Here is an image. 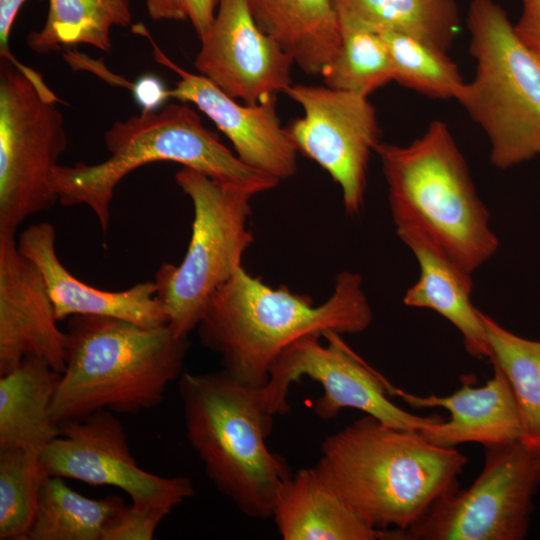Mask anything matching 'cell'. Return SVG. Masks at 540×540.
Returning a JSON list of instances; mask_svg holds the SVG:
<instances>
[{"instance_id":"6da1fadb","label":"cell","mask_w":540,"mask_h":540,"mask_svg":"<svg viewBox=\"0 0 540 540\" xmlns=\"http://www.w3.org/2000/svg\"><path fill=\"white\" fill-rule=\"evenodd\" d=\"M373 320L362 276L344 270L330 296L314 305L287 286L273 288L243 267L208 299L196 327L201 344L220 358L237 381L263 387L274 359L311 334H357Z\"/></svg>"},{"instance_id":"7a4b0ae2","label":"cell","mask_w":540,"mask_h":540,"mask_svg":"<svg viewBox=\"0 0 540 540\" xmlns=\"http://www.w3.org/2000/svg\"><path fill=\"white\" fill-rule=\"evenodd\" d=\"M314 466L378 530L404 534L443 495L458 488L467 457L437 446L418 431L364 415L328 436Z\"/></svg>"},{"instance_id":"3957f363","label":"cell","mask_w":540,"mask_h":540,"mask_svg":"<svg viewBox=\"0 0 540 540\" xmlns=\"http://www.w3.org/2000/svg\"><path fill=\"white\" fill-rule=\"evenodd\" d=\"M66 361L51 405L60 426L94 412L135 414L157 407L179 379L188 338L168 325L141 327L114 317L74 315Z\"/></svg>"},{"instance_id":"277c9868","label":"cell","mask_w":540,"mask_h":540,"mask_svg":"<svg viewBox=\"0 0 540 540\" xmlns=\"http://www.w3.org/2000/svg\"><path fill=\"white\" fill-rule=\"evenodd\" d=\"M178 389L187 440L209 479L244 515L272 517L293 473L266 445L274 415L260 388L221 369L183 372Z\"/></svg>"},{"instance_id":"5b68a950","label":"cell","mask_w":540,"mask_h":540,"mask_svg":"<svg viewBox=\"0 0 540 540\" xmlns=\"http://www.w3.org/2000/svg\"><path fill=\"white\" fill-rule=\"evenodd\" d=\"M104 142L108 159L91 165H58L51 178L58 201L63 206H88L103 232L109 228L110 204L119 182L152 162H176L255 195L280 183L242 162L186 104L173 103L160 112L141 111L116 121L105 132Z\"/></svg>"},{"instance_id":"8992f818","label":"cell","mask_w":540,"mask_h":540,"mask_svg":"<svg viewBox=\"0 0 540 540\" xmlns=\"http://www.w3.org/2000/svg\"><path fill=\"white\" fill-rule=\"evenodd\" d=\"M394 225H413L469 273L499 247L489 212L446 123L436 120L407 146L379 143Z\"/></svg>"},{"instance_id":"52a82bcc","label":"cell","mask_w":540,"mask_h":540,"mask_svg":"<svg viewBox=\"0 0 540 540\" xmlns=\"http://www.w3.org/2000/svg\"><path fill=\"white\" fill-rule=\"evenodd\" d=\"M467 26L476 73L457 101L487 135L491 163L508 169L540 155V57L493 0H471Z\"/></svg>"},{"instance_id":"ba28073f","label":"cell","mask_w":540,"mask_h":540,"mask_svg":"<svg viewBox=\"0 0 540 540\" xmlns=\"http://www.w3.org/2000/svg\"><path fill=\"white\" fill-rule=\"evenodd\" d=\"M175 181L192 201L191 238L181 263H163L154 282L168 326L188 338L211 295L242 268L254 241L248 221L255 194L189 167H182Z\"/></svg>"},{"instance_id":"9c48e42d","label":"cell","mask_w":540,"mask_h":540,"mask_svg":"<svg viewBox=\"0 0 540 540\" xmlns=\"http://www.w3.org/2000/svg\"><path fill=\"white\" fill-rule=\"evenodd\" d=\"M58 101L1 58L0 231L16 232L58 200L51 178L68 144Z\"/></svg>"},{"instance_id":"30bf717a","label":"cell","mask_w":540,"mask_h":540,"mask_svg":"<svg viewBox=\"0 0 540 540\" xmlns=\"http://www.w3.org/2000/svg\"><path fill=\"white\" fill-rule=\"evenodd\" d=\"M471 486L439 498L405 540H522L540 487V457L520 440L484 447Z\"/></svg>"},{"instance_id":"8fae6325","label":"cell","mask_w":540,"mask_h":540,"mask_svg":"<svg viewBox=\"0 0 540 540\" xmlns=\"http://www.w3.org/2000/svg\"><path fill=\"white\" fill-rule=\"evenodd\" d=\"M307 377L323 388L314 412L321 419L335 418L343 409H356L404 430L421 429L444 418L438 414L410 413L389 398L390 383L369 366L336 332L304 336L288 345L272 362L266 384L260 388L264 405L272 415L290 410L292 383Z\"/></svg>"},{"instance_id":"7c38bea8","label":"cell","mask_w":540,"mask_h":540,"mask_svg":"<svg viewBox=\"0 0 540 540\" xmlns=\"http://www.w3.org/2000/svg\"><path fill=\"white\" fill-rule=\"evenodd\" d=\"M285 93L304 111L286 128L297 151L339 185L347 215H359L370 155L380 143L375 108L366 96L326 85L292 84Z\"/></svg>"},{"instance_id":"4fadbf2b","label":"cell","mask_w":540,"mask_h":540,"mask_svg":"<svg viewBox=\"0 0 540 540\" xmlns=\"http://www.w3.org/2000/svg\"><path fill=\"white\" fill-rule=\"evenodd\" d=\"M109 410L59 426V435L41 452L47 476L123 490L139 507L171 513L194 493L184 476L163 477L142 469L130 452L121 421Z\"/></svg>"},{"instance_id":"5bb4252c","label":"cell","mask_w":540,"mask_h":540,"mask_svg":"<svg viewBox=\"0 0 540 540\" xmlns=\"http://www.w3.org/2000/svg\"><path fill=\"white\" fill-rule=\"evenodd\" d=\"M194 66L228 96L263 102L292 85L293 59L255 22L247 0H219Z\"/></svg>"},{"instance_id":"9a60e30c","label":"cell","mask_w":540,"mask_h":540,"mask_svg":"<svg viewBox=\"0 0 540 540\" xmlns=\"http://www.w3.org/2000/svg\"><path fill=\"white\" fill-rule=\"evenodd\" d=\"M132 28L150 41L155 61L179 76L175 87L168 90L169 98L194 104L231 141L238 158L249 167L280 182L295 175L298 151L277 115V96L242 105L207 78L170 60L144 26Z\"/></svg>"},{"instance_id":"2e32d148","label":"cell","mask_w":540,"mask_h":540,"mask_svg":"<svg viewBox=\"0 0 540 540\" xmlns=\"http://www.w3.org/2000/svg\"><path fill=\"white\" fill-rule=\"evenodd\" d=\"M37 266L18 249L15 232L0 231V376L35 356L62 373L66 331Z\"/></svg>"},{"instance_id":"e0dca14e","label":"cell","mask_w":540,"mask_h":540,"mask_svg":"<svg viewBox=\"0 0 540 540\" xmlns=\"http://www.w3.org/2000/svg\"><path fill=\"white\" fill-rule=\"evenodd\" d=\"M56 233L49 222L27 227L19 236V251L39 269L53 303L56 318L95 315L126 320L145 328L168 325L154 281L137 283L122 291H104L80 281L59 260Z\"/></svg>"},{"instance_id":"ac0fdd59","label":"cell","mask_w":540,"mask_h":540,"mask_svg":"<svg viewBox=\"0 0 540 540\" xmlns=\"http://www.w3.org/2000/svg\"><path fill=\"white\" fill-rule=\"evenodd\" d=\"M492 377L474 387L472 376L462 378V386L447 396H418L392 384L389 395L400 397L412 408H443L450 418L418 431L429 442L446 448L464 443L483 447L508 443L521 438V422L517 405L501 369L494 363Z\"/></svg>"},{"instance_id":"d6986e66","label":"cell","mask_w":540,"mask_h":540,"mask_svg":"<svg viewBox=\"0 0 540 540\" xmlns=\"http://www.w3.org/2000/svg\"><path fill=\"white\" fill-rule=\"evenodd\" d=\"M397 236L416 257L420 275L405 293L409 307L431 309L448 320L461 334L466 351L477 359H489L490 347L482 313L471 301V273L457 264L419 228L395 225Z\"/></svg>"},{"instance_id":"ffe728a7","label":"cell","mask_w":540,"mask_h":540,"mask_svg":"<svg viewBox=\"0 0 540 540\" xmlns=\"http://www.w3.org/2000/svg\"><path fill=\"white\" fill-rule=\"evenodd\" d=\"M272 517L283 540H404L370 526L315 467L293 473Z\"/></svg>"},{"instance_id":"44dd1931","label":"cell","mask_w":540,"mask_h":540,"mask_svg":"<svg viewBox=\"0 0 540 540\" xmlns=\"http://www.w3.org/2000/svg\"><path fill=\"white\" fill-rule=\"evenodd\" d=\"M259 28L293 62L312 76H323L340 45L334 0H247Z\"/></svg>"},{"instance_id":"7402d4cb","label":"cell","mask_w":540,"mask_h":540,"mask_svg":"<svg viewBox=\"0 0 540 540\" xmlns=\"http://www.w3.org/2000/svg\"><path fill=\"white\" fill-rule=\"evenodd\" d=\"M61 373L35 356H27L0 376V450L41 453L59 435L51 405Z\"/></svg>"},{"instance_id":"603a6c76","label":"cell","mask_w":540,"mask_h":540,"mask_svg":"<svg viewBox=\"0 0 540 540\" xmlns=\"http://www.w3.org/2000/svg\"><path fill=\"white\" fill-rule=\"evenodd\" d=\"M336 10L375 32L413 37L448 52L460 26L455 0H334Z\"/></svg>"},{"instance_id":"cb8c5ba5","label":"cell","mask_w":540,"mask_h":540,"mask_svg":"<svg viewBox=\"0 0 540 540\" xmlns=\"http://www.w3.org/2000/svg\"><path fill=\"white\" fill-rule=\"evenodd\" d=\"M125 506L121 497L88 498L59 476H47L39 491L28 540H103L110 521Z\"/></svg>"},{"instance_id":"d4e9b609","label":"cell","mask_w":540,"mask_h":540,"mask_svg":"<svg viewBox=\"0 0 540 540\" xmlns=\"http://www.w3.org/2000/svg\"><path fill=\"white\" fill-rule=\"evenodd\" d=\"M131 21L129 0H49L46 21L27 36V45L38 54L77 44L109 52L111 29Z\"/></svg>"},{"instance_id":"484cf974","label":"cell","mask_w":540,"mask_h":540,"mask_svg":"<svg viewBox=\"0 0 540 540\" xmlns=\"http://www.w3.org/2000/svg\"><path fill=\"white\" fill-rule=\"evenodd\" d=\"M496 364L511 387L521 422L520 441L540 457V341L521 337L482 313Z\"/></svg>"},{"instance_id":"4316f807","label":"cell","mask_w":540,"mask_h":540,"mask_svg":"<svg viewBox=\"0 0 540 540\" xmlns=\"http://www.w3.org/2000/svg\"><path fill=\"white\" fill-rule=\"evenodd\" d=\"M338 52L322 76L328 87L368 97L394 80L390 55L382 36L337 11Z\"/></svg>"},{"instance_id":"83f0119b","label":"cell","mask_w":540,"mask_h":540,"mask_svg":"<svg viewBox=\"0 0 540 540\" xmlns=\"http://www.w3.org/2000/svg\"><path fill=\"white\" fill-rule=\"evenodd\" d=\"M377 33L387 46L394 81L430 98L457 100L465 82L447 52L400 33Z\"/></svg>"},{"instance_id":"f1b7e54d","label":"cell","mask_w":540,"mask_h":540,"mask_svg":"<svg viewBox=\"0 0 540 540\" xmlns=\"http://www.w3.org/2000/svg\"><path fill=\"white\" fill-rule=\"evenodd\" d=\"M39 452L0 450V540H28L47 477Z\"/></svg>"},{"instance_id":"f546056e","label":"cell","mask_w":540,"mask_h":540,"mask_svg":"<svg viewBox=\"0 0 540 540\" xmlns=\"http://www.w3.org/2000/svg\"><path fill=\"white\" fill-rule=\"evenodd\" d=\"M167 515L161 509L125 505L107 525L103 540H151Z\"/></svg>"},{"instance_id":"4dcf8cb0","label":"cell","mask_w":540,"mask_h":540,"mask_svg":"<svg viewBox=\"0 0 540 540\" xmlns=\"http://www.w3.org/2000/svg\"><path fill=\"white\" fill-rule=\"evenodd\" d=\"M522 12L513 24L519 38L540 57V0H520Z\"/></svg>"},{"instance_id":"1f68e13d","label":"cell","mask_w":540,"mask_h":540,"mask_svg":"<svg viewBox=\"0 0 540 540\" xmlns=\"http://www.w3.org/2000/svg\"><path fill=\"white\" fill-rule=\"evenodd\" d=\"M142 109V112H152L160 107L169 97L163 82L154 75H144L128 88Z\"/></svg>"},{"instance_id":"d6a6232c","label":"cell","mask_w":540,"mask_h":540,"mask_svg":"<svg viewBox=\"0 0 540 540\" xmlns=\"http://www.w3.org/2000/svg\"><path fill=\"white\" fill-rule=\"evenodd\" d=\"M187 19L194 27L201 40L211 28L216 15L219 0H183Z\"/></svg>"},{"instance_id":"836d02e7","label":"cell","mask_w":540,"mask_h":540,"mask_svg":"<svg viewBox=\"0 0 540 540\" xmlns=\"http://www.w3.org/2000/svg\"><path fill=\"white\" fill-rule=\"evenodd\" d=\"M26 0H0V54L10 55L9 37L15 18Z\"/></svg>"},{"instance_id":"e575fe53","label":"cell","mask_w":540,"mask_h":540,"mask_svg":"<svg viewBox=\"0 0 540 540\" xmlns=\"http://www.w3.org/2000/svg\"><path fill=\"white\" fill-rule=\"evenodd\" d=\"M146 6L149 16L155 21L187 19L183 0H146Z\"/></svg>"}]
</instances>
